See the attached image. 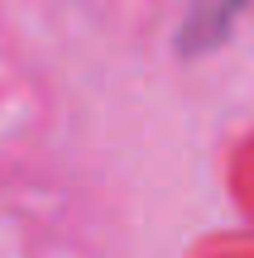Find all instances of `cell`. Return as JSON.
Wrapping results in <instances>:
<instances>
[{
    "instance_id": "6da1fadb",
    "label": "cell",
    "mask_w": 254,
    "mask_h": 258,
    "mask_svg": "<svg viewBox=\"0 0 254 258\" xmlns=\"http://www.w3.org/2000/svg\"><path fill=\"white\" fill-rule=\"evenodd\" d=\"M245 5H249V0H192L187 19H182V34H178V48H182V57L211 53L216 43H226Z\"/></svg>"
}]
</instances>
